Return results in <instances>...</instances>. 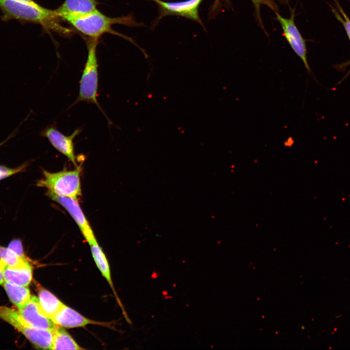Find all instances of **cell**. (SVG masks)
I'll use <instances>...</instances> for the list:
<instances>
[{"mask_svg":"<svg viewBox=\"0 0 350 350\" xmlns=\"http://www.w3.org/2000/svg\"><path fill=\"white\" fill-rule=\"evenodd\" d=\"M0 17L4 21L17 20L22 23L38 24L46 30L67 35L70 31L62 26L55 10L16 0H0Z\"/></svg>","mask_w":350,"mask_h":350,"instance_id":"obj_1","label":"cell"},{"mask_svg":"<svg viewBox=\"0 0 350 350\" xmlns=\"http://www.w3.org/2000/svg\"><path fill=\"white\" fill-rule=\"evenodd\" d=\"M68 22L80 32L92 38L98 39L105 33H110L127 39L136 45L137 44L131 39L113 30L112 26L116 24L129 26H140L132 16L110 18L104 15L98 9L86 15L70 19Z\"/></svg>","mask_w":350,"mask_h":350,"instance_id":"obj_2","label":"cell"},{"mask_svg":"<svg viewBox=\"0 0 350 350\" xmlns=\"http://www.w3.org/2000/svg\"><path fill=\"white\" fill-rule=\"evenodd\" d=\"M98 40L92 38L88 43L87 58L79 82V94L72 106L80 102L93 104L102 112L109 124H110L112 123L111 122L102 108L97 99L99 66L96 50Z\"/></svg>","mask_w":350,"mask_h":350,"instance_id":"obj_3","label":"cell"},{"mask_svg":"<svg viewBox=\"0 0 350 350\" xmlns=\"http://www.w3.org/2000/svg\"><path fill=\"white\" fill-rule=\"evenodd\" d=\"M81 169L79 165L73 170L54 173L43 170V177L36 182V186L47 189V192L78 200L82 193Z\"/></svg>","mask_w":350,"mask_h":350,"instance_id":"obj_4","label":"cell"},{"mask_svg":"<svg viewBox=\"0 0 350 350\" xmlns=\"http://www.w3.org/2000/svg\"><path fill=\"white\" fill-rule=\"evenodd\" d=\"M0 319L20 332L36 348L52 350L54 330L32 327L21 317L18 310L0 306Z\"/></svg>","mask_w":350,"mask_h":350,"instance_id":"obj_5","label":"cell"},{"mask_svg":"<svg viewBox=\"0 0 350 350\" xmlns=\"http://www.w3.org/2000/svg\"><path fill=\"white\" fill-rule=\"evenodd\" d=\"M151 0L157 3L159 10L158 15L153 23V27L156 26L165 16H176L196 21L204 28L198 12L199 7L204 0H185L179 1Z\"/></svg>","mask_w":350,"mask_h":350,"instance_id":"obj_6","label":"cell"},{"mask_svg":"<svg viewBox=\"0 0 350 350\" xmlns=\"http://www.w3.org/2000/svg\"><path fill=\"white\" fill-rule=\"evenodd\" d=\"M82 131V128H78L70 135L67 136L58 130L55 124L52 123L43 129L40 132V135L46 138L54 148L66 157L77 167L73 141L74 138L80 134Z\"/></svg>","mask_w":350,"mask_h":350,"instance_id":"obj_7","label":"cell"},{"mask_svg":"<svg viewBox=\"0 0 350 350\" xmlns=\"http://www.w3.org/2000/svg\"><path fill=\"white\" fill-rule=\"evenodd\" d=\"M46 194L68 211L76 223L83 236L89 245L97 241L90 225L81 208L78 200L48 192H47Z\"/></svg>","mask_w":350,"mask_h":350,"instance_id":"obj_8","label":"cell"},{"mask_svg":"<svg viewBox=\"0 0 350 350\" xmlns=\"http://www.w3.org/2000/svg\"><path fill=\"white\" fill-rule=\"evenodd\" d=\"M276 19L283 30V35L296 54L301 59L308 72H311L307 57V49L304 39L294 22V13L289 18L282 17L276 12Z\"/></svg>","mask_w":350,"mask_h":350,"instance_id":"obj_9","label":"cell"},{"mask_svg":"<svg viewBox=\"0 0 350 350\" xmlns=\"http://www.w3.org/2000/svg\"><path fill=\"white\" fill-rule=\"evenodd\" d=\"M18 311L24 320L32 327L53 330L58 326L43 312L37 297L32 296L30 300Z\"/></svg>","mask_w":350,"mask_h":350,"instance_id":"obj_10","label":"cell"},{"mask_svg":"<svg viewBox=\"0 0 350 350\" xmlns=\"http://www.w3.org/2000/svg\"><path fill=\"white\" fill-rule=\"evenodd\" d=\"M52 319L57 326L66 328L83 327L90 324L105 325L104 322L85 317L65 304Z\"/></svg>","mask_w":350,"mask_h":350,"instance_id":"obj_11","label":"cell"},{"mask_svg":"<svg viewBox=\"0 0 350 350\" xmlns=\"http://www.w3.org/2000/svg\"><path fill=\"white\" fill-rule=\"evenodd\" d=\"M97 4L96 0H65L55 11L59 18L68 21L96 10Z\"/></svg>","mask_w":350,"mask_h":350,"instance_id":"obj_12","label":"cell"},{"mask_svg":"<svg viewBox=\"0 0 350 350\" xmlns=\"http://www.w3.org/2000/svg\"><path fill=\"white\" fill-rule=\"evenodd\" d=\"M4 281L21 286H27L33 279V268L29 262L19 266H10L0 261Z\"/></svg>","mask_w":350,"mask_h":350,"instance_id":"obj_13","label":"cell"},{"mask_svg":"<svg viewBox=\"0 0 350 350\" xmlns=\"http://www.w3.org/2000/svg\"><path fill=\"white\" fill-rule=\"evenodd\" d=\"M89 245L93 258L97 267L103 276L106 279L117 298L120 305L122 306L113 286L109 263L104 252L97 241L92 243Z\"/></svg>","mask_w":350,"mask_h":350,"instance_id":"obj_14","label":"cell"},{"mask_svg":"<svg viewBox=\"0 0 350 350\" xmlns=\"http://www.w3.org/2000/svg\"><path fill=\"white\" fill-rule=\"evenodd\" d=\"M38 299L45 314L52 319L64 304L55 296L43 287H39Z\"/></svg>","mask_w":350,"mask_h":350,"instance_id":"obj_15","label":"cell"},{"mask_svg":"<svg viewBox=\"0 0 350 350\" xmlns=\"http://www.w3.org/2000/svg\"><path fill=\"white\" fill-rule=\"evenodd\" d=\"M11 302L19 309L31 299L30 291L27 286L14 284L4 281L2 284Z\"/></svg>","mask_w":350,"mask_h":350,"instance_id":"obj_16","label":"cell"},{"mask_svg":"<svg viewBox=\"0 0 350 350\" xmlns=\"http://www.w3.org/2000/svg\"><path fill=\"white\" fill-rule=\"evenodd\" d=\"M72 337L63 327L54 331L52 350H82Z\"/></svg>","mask_w":350,"mask_h":350,"instance_id":"obj_17","label":"cell"},{"mask_svg":"<svg viewBox=\"0 0 350 350\" xmlns=\"http://www.w3.org/2000/svg\"><path fill=\"white\" fill-rule=\"evenodd\" d=\"M0 261L10 266H19L29 262L8 248L0 245Z\"/></svg>","mask_w":350,"mask_h":350,"instance_id":"obj_18","label":"cell"},{"mask_svg":"<svg viewBox=\"0 0 350 350\" xmlns=\"http://www.w3.org/2000/svg\"><path fill=\"white\" fill-rule=\"evenodd\" d=\"M334 1L339 12L335 8L332 7L331 8L332 11L337 20H339L343 25L348 38L350 41V19L347 16L338 2L336 0H335Z\"/></svg>","mask_w":350,"mask_h":350,"instance_id":"obj_19","label":"cell"},{"mask_svg":"<svg viewBox=\"0 0 350 350\" xmlns=\"http://www.w3.org/2000/svg\"><path fill=\"white\" fill-rule=\"evenodd\" d=\"M27 165L28 163H23L16 168L0 165V180L23 171Z\"/></svg>","mask_w":350,"mask_h":350,"instance_id":"obj_20","label":"cell"},{"mask_svg":"<svg viewBox=\"0 0 350 350\" xmlns=\"http://www.w3.org/2000/svg\"><path fill=\"white\" fill-rule=\"evenodd\" d=\"M7 247L21 258L28 260L24 253L22 244L20 239H15L12 240L8 244Z\"/></svg>","mask_w":350,"mask_h":350,"instance_id":"obj_21","label":"cell"},{"mask_svg":"<svg viewBox=\"0 0 350 350\" xmlns=\"http://www.w3.org/2000/svg\"><path fill=\"white\" fill-rule=\"evenodd\" d=\"M228 2V0H214L209 13V18H213L217 15L223 2Z\"/></svg>","mask_w":350,"mask_h":350,"instance_id":"obj_22","label":"cell"},{"mask_svg":"<svg viewBox=\"0 0 350 350\" xmlns=\"http://www.w3.org/2000/svg\"><path fill=\"white\" fill-rule=\"evenodd\" d=\"M254 6H255L256 10L257 11V13L259 14V13H260V7L261 5L262 4H265L269 6L270 8H272L273 10H274L275 6L273 3L272 2L271 0H250Z\"/></svg>","mask_w":350,"mask_h":350,"instance_id":"obj_23","label":"cell"},{"mask_svg":"<svg viewBox=\"0 0 350 350\" xmlns=\"http://www.w3.org/2000/svg\"><path fill=\"white\" fill-rule=\"evenodd\" d=\"M349 65H350V60L349 61H348V62H345V63H344L341 64H340V65H338V66H336V67H337V69L338 70H345L346 67L348 66ZM350 73V70L349 71V72L347 73V74L346 75V76L344 77V78L343 79H344L346 78L348 75H349Z\"/></svg>","mask_w":350,"mask_h":350,"instance_id":"obj_24","label":"cell"},{"mask_svg":"<svg viewBox=\"0 0 350 350\" xmlns=\"http://www.w3.org/2000/svg\"><path fill=\"white\" fill-rule=\"evenodd\" d=\"M16 0L32 4H34V5L38 4L37 3H36L34 0Z\"/></svg>","mask_w":350,"mask_h":350,"instance_id":"obj_25","label":"cell"},{"mask_svg":"<svg viewBox=\"0 0 350 350\" xmlns=\"http://www.w3.org/2000/svg\"><path fill=\"white\" fill-rule=\"evenodd\" d=\"M15 133V131H14L11 135H10L6 139H5L3 141L1 142L0 143V147L3 144H4L7 140H8L10 139H11L13 136H14V134Z\"/></svg>","mask_w":350,"mask_h":350,"instance_id":"obj_26","label":"cell"},{"mask_svg":"<svg viewBox=\"0 0 350 350\" xmlns=\"http://www.w3.org/2000/svg\"><path fill=\"white\" fill-rule=\"evenodd\" d=\"M4 282V279L3 275L2 274V270L0 266V285H2Z\"/></svg>","mask_w":350,"mask_h":350,"instance_id":"obj_27","label":"cell"}]
</instances>
